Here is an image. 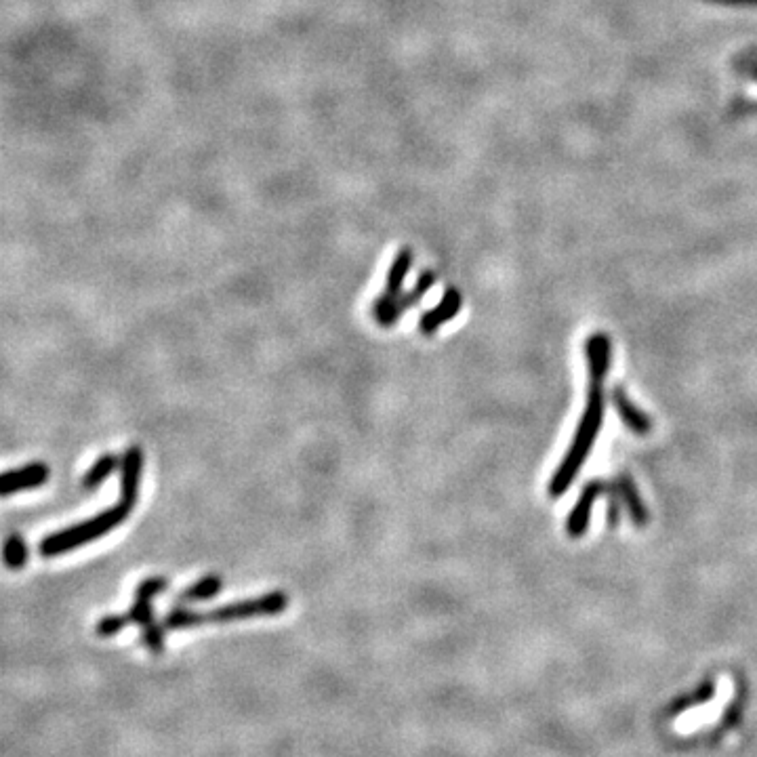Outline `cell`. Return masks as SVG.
Wrapping results in <instances>:
<instances>
[{"instance_id":"15","label":"cell","mask_w":757,"mask_h":757,"mask_svg":"<svg viewBox=\"0 0 757 757\" xmlns=\"http://www.w3.org/2000/svg\"><path fill=\"white\" fill-rule=\"evenodd\" d=\"M3 560H5L7 568H11V570L24 568V564L28 560L26 541L19 535H11L3 545Z\"/></svg>"},{"instance_id":"8","label":"cell","mask_w":757,"mask_h":757,"mask_svg":"<svg viewBox=\"0 0 757 757\" xmlns=\"http://www.w3.org/2000/svg\"><path fill=\"white\" fill-rule=\"evenodd\" d=\"M141 472H143V453L139 446H131L125 457H122V497L120 501H125L127 505L135 507L137 497H139V482H141Z\"/></svg>"},{"instance_id":"2","label":"cell","mask_w":757,"mask_h":757,"mask_svg":"<svg viewBox=\"0 0 757 757\" xmlns=\"http://www.w3.org/2000/svg\"><path fill=\"white\" fill-rule=\"evenodd\" d=\"M131 509H133L131 505L120 501L108 511H104V514H99L87 522H80L76 526H70L66 530H59V533L43 539V543H40V554H43L45 558H55V556L66 554V551L83 547L99 537H104L110 533V530H114L116 526H120L127 520Z\"/></svg>"},{"instance_id":"17","label":"cell","mask_w":757,"mask_h":757,"mask_svg":"<svg viewBox=\"0 0 757 757\" xmlns=\"http://www.w3.org/2000/svg\"><path fill=\"white\" fill-rule=\"evenodd\" d=\"M169 587L167 579L165 577H152V579H146L143 581L137 589H135V598L139 600H154L156 596H160L162 591H165Z\"/></svg>"},{"instance_id":"5","label":"cell","mask_w":757,"mask_h":757,"mask_svg":"<svg viewBox=\"0 0 757 757\" xmlns=\"http://www.w3.org/2000/svg\"><path fill=\"white\" fill-rule=\"evenodd\" d=\"M49 480V467L45 463H30L26 467L11 469L7 474H0V497H7L22 490L36 488Z\"/></svg>"},{"instance_id":"3","label":"cell","mask_w":757,"mask_h":757,"mask_svg":"<svg viewBox=\"0 0 757 757\" xmlns=\"http://www.w3.org/2000/svg\"><path fill=\"white\" fill-rule=\"evenodd\" d=\"M289 608V596L282 591H272L265 593V596L253 598V600H242V602H232L219 606L211 612H204V623H234V621H244V619H253V617H276L280 612Z\"/></svg>"},{"instance_id":"7","label":"cell","mask_w":757,"mask_h":757,"mask_svg":"<svg viewBox=\"0 0 757 757\" xmlns=\"http://www.w3.org/2000/svg\"><path fill=\"white\" fill-rule=\"evenodd\" d=\"M461 305H463L461 293L457 289H446L444 297L440 299L436 308L421 316L419 331L423 335H434L440 326H444L448 320H453L461 312Z\"/></svg>"},{"instance_id":"10","label":"cell","mask_w":757,"mask_h":757,"mask_svg":"<svg viewBox=\"0 0 757 757\" xmlns=\"http://www.w3.org/2000/svg\"><path fill=\"white\" fill-rule=\"evenodd\" d=\"M612 402H615L617 413L621 415L623 423L631 429V432H636V434H648L650 432L648 415L642 411V408H638L627 398V394L621 390V387H617V390L612 392Z\"/></svg>"},{"instance_id":"11","label":"cell","mask_w":757,"mask_h":757,"mask_svg":"<svg viewBox=\"0 0 757 757\" xmlns=\"http://www.w3.org/2000/svg\"><path fill=\"white\" fill-rule=\"evenodd\" d=\"M223 589V579L217 577V575H209V577H202L200 581H196L194 585H190L188 589H183L179 593L177 598V604H190V602H207L215 596H219Z\"/></svg>"},{"instance_id":"6","label":"cell","mask_w":757,"mask_h":757,"mask_svg":"<svg viewBox=\"0 0 757 757\" xmlns=\"http://www.w3.org/2000/svg\"><path fill=\"white\" fill-rule=\"evenodd\" d=\"M434 282H436V274H434L432 270L423 272V274L417 278V284L413 286V289L408 291V293H404V295H400V297L396 299V303L392 305V308H387V310L377 318L379 324H381V326H394V324L400 320L402 314H406L408 310L415 308V305L427 295V291L432 289Z\"/></svg>"},{"instance_id":"9","label":"cell","mask_w":757,"mask_h":757,"mask_svg":"<svg viewBox=\"0 0 757 757\" xmlns=\"http://www.w3.org/2000/svg\"><path fill=\"white\" fill-rule=\"evenodd\" d=\"M600 493H604V484L602 482H591L583 488V493L577 501V507L570 511L568 516V522H566V530L570 537H581L585 535V530L589 526V516H591V509H593V503H596V499L600 497Z\"/></svg>"},{"instance_id":"16","label":"cell","mask_w":757,"mask_h":757,"mask_svg":"<svg viewBox=\"0 0 757 757\" xmlns=\"http://www.w3.org/2000/svg\"><path fill=\"white\" fill-rule=\"evenodd\" d=\"M165 625H158L156 621L143 627V633H141V642L143 646H146L150 652L158 654L165 650Z\"/></svg>"},{"instance_id":"4","label":"cell","mask_w":757,"mask_h":757,"mask_svg":"<svg viewBox=\"0 0 757 757\" xmlns=\"http://www.w3.org/2000/svg\"><path fill=\"white\" fill-rule=\"evenodd\" d=\"M413 265V251L404 247L398 251L394 263L390 272H387V280H385V289L383 293L377 297L375 301V316L379 318L387 308H392V305L396 303V299L400 297V291L404 286V280L408 276V270H411Z\"/></svg>"},{"instance_id":"12","label":"cell","mask_w":757,"mask_h":757,"mask_svg":"<svg viewBox=\"0 0 757 757\" xmlns=\"http://www.w3.org/2000/svg\"><path fill=\"white\" fill-rule=\"evenodd\" d=\"M162 625H165L167 631H179V629H192V627H200L207 623H204V612H196L192 608L177 604L165 617V621H162Z\"/></svg>"},{"instance_id":"1","label":"cell","mask_w":757,"mask_h":757,"mask_svg":"<svg viewBox=\"0 0 757 757\" xmlns=\"http://www.w3.org/2000/svg\"><path fill=\"white\" fill-rule=\"evenodd\" d=\"M585 352H587V364H589V394H587V406L585 413L581 417V423L577 427L575 440H572L568 453L560 467L556 469L554 478L549 482V497H562L572 480L577 478L581 472V467L589 455V450L596 442L600 427H602V417H604V383L608 377V368H610V341L606 335L596 333L591 335L585 343Z\"/></svg>"},{"instance_id":"14","label":"cell","mask_w":757,"mask_h":757,"mask_svg":"<svg viewBox=\"0 0 757 757\" xmlns=\"http://www.w3.org/2000/svg\"><path fill=\"white\" fill-rule=\"evenodd\" d=\"M116 467H118V457H116L114 453L101 455V457L93 463V467L89 469V472L85 474V478H83V486L89 488V490L97 488L101 482L108 480V478L112 476V472H116Z\"/></svg>"},{"instance_id":"13","label":"cell","mask_w":757,"mask_h":757,"mask_svg":"<svg viewBox=\"0 0 757 757\" xmlns=\"http://www.w3.org/2000/svg\"><path fill=\"white\" fill-rule=\"evenodd\" d=\"M617 488H619V493H621V497H623V501H625V505L629 509L633 522H636L638 526H644L648 516H646V509H644V503H642V499L638 495L636 486L631 484L629 478H619Z\"/></svg>"}]
</instances>
